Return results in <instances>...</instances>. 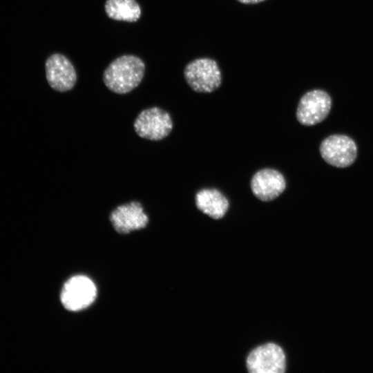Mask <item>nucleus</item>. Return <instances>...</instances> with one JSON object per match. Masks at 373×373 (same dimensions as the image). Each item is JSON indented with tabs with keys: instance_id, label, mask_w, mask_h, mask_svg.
<instances>
[{
	"instance_id": "3",
	"label": "nucleus",
	"mask_w": 373,
	"mask_h": 373,
	"mask_svg": "<svg viewBox=\"0 0 373 373\" xmlns=\"http://www.w3.org/2000/svg\"><path fill=\"white\" fill-rule=\"evenodd\" d=\"M184 75L189 86L198 93H211L222 82L218 64L210 58H198L189 62L185 66Z\"/></svg>"
},
{
	"instance_id": "12",
	"label": "nucleus",
	"mask_w": 373,
	"mask_h": 373,
	"mask_svg": "<svg viewBox=\"0 0 373 373\" xmlns=\"http://www.w3.org/2000/svg\"><path fill=\"white\" fill-rule=\"evenodd\" d=\"M107 16L114 20L135 22L141 16V8L135 0H107L105 3Z\"/></svg>"
},
{
	"instance_id": "7",
	"label": "nucleus",
	"mask_w": 373,
	"mask_h": 373,
	"mask_svg": "<svg viewBox=\"0 0 373 373\" xmlns=\"http://www.w3.org/2000/svg\"><path fill=\"white\" fill-rule=\"evenodd\" d=\"M96 295V287L90 278L85 276H75L64 284L61 301L68 310L79 311L89 306L95 300Z\"/></svg>"
},
{
	"instance_id": "4",
	"label": "nucleus",
	"mask_w": 373,
	"mask_h": 373,
	"mask_svg": "<svg viewBox=\"0 0 373 373\" xmlns=\"http://www.w3.org/2000/svg\"><path fill=\"white\" fill-rule=\"evenodd\" d=\"M320 153L329 165L337 168L351 166L356 159L355 142L345 135H332L325 138L320 145Z\"/></svg>"
},
{
	"instance_id": "8",
	"label": "nucleus",
	"mask_w": 373,
	"mask_h": 373,
	"mask_svg": "<svg viewBox=\"0 0 373 373\" xmlns=\"http://www.w3.org/2000/svg\"><path fill=\"white\" fill-rule=\"evenodd\" d=\"M46 75L48 84L59 92L70 90L77 80L71 62L61 54H53L46 61Z\"/></svg>"
},
{
	"instance_id": "10",
	"label": "nucleus",
	"mask_w": 373,
	"mask_h": 373,
	"mask_svg": "<svg viewBox=\"0 0 373 373\" xmlns=\"http://www.w3.org/2000/svg\"><path fill=\"white\" fill-rule=\"evenodd\" d=\"M286 188L283 175L273 169H264L256 172L251 180V189L259 200L269 202L279 196Z\"/></svg>"
},
{
	"instance_id": "6",
	"label": "nucleus",
	"mask_w": 373,
	"mask_h": 373,
	"mask_svg": "<svg viewBox=\"0 0 373 373\" xmlns=\"http://www.w3.org/2000/svg\"><path fill=\"white\" fill-rule=\"evenodd\" d=\"M332 107V99L323 90L316 89L307 92L300 98L296 118L303 125L313 126L323 121Z\"/></svg>"
},
{
	"instance_id": "11",
	"label": "nucleus",
	"mask_w": 373,
	"mask_h": 373,
	"mask_svg": "<svg viewBox=\"0 0 373 373\" xmlns=\"http://www.w3.org/2000/svg\"><path fill=\"white\" fill-rule=\"evenodd\" d=\"M196 207L210 218L219 220L222 218L229 209L227 198L216 189H204L195 195Z\"/></svg>"
},
{
	"instance_id": "2",
	"label": "nucleus",
	"mask_w": 373,
	"mask_h": 373,
	"mask_svg": "<svg viewBox=\"0 0 373 373\" xmlns=\"http://www.w3.org/2000/svg\"><path fill=\"white\" fill-rule=\"evenodd\" d=\"M245 367L249 373H285L287 354L280 344L267 341L254 347L247 353Z\"/></svg>"
},
{
	"instance_id": "1",
	"label": "nucleus",
	"mask_w": 373,
	"mask_h": 373,
	"mask_svg": "<svg viewBox=\"0 0 373 373\" xmlns=\"http://www.w3.org/2000/svg\"><path fill=\"white\" fill-rule=\"evenodd\" d=\"M145 65L135 55H123L112 61L104 72L103 81L106 87L117 94L129 93L143 79Z\"/></svg>"
},
{
	"instance_id": "5",
	"label": "nucleus",
	"mask_w": 373,
	"mask_h": 373,
	"mask_svg": "<svg viewBox=\"0 0 373 373\" xmlns=\"http://www.w3.org/2000/svg\"><path fill=\"white\" fill-rule=\"evenodd\" d=\"M136 133L141 137L157 141L167 137L173 128L170 115L158 107L143 110L134 122Z\"/></svg>"
},
{
	"instance_id": "13",
	"label": "nucleus",
	"mask_w": 373,
	"mask_h": 373,
	"mask_svg": "<svg viewBox=\"0 0 373 373\" xmlns=\"http://www.w3.org/2000/svg\"><path fill=\"white\" fill-rule=\"evenodd\" d=\"M237 1L245 4H254V3H260L265 0H237Z\"/></svg>"
},
{
	"instance_id": "9",
	"label": "nucleus",
	"mask_w": 373,
	"mask_h": 373,
	"mask_svg": "<svg viewBox=\"0 0 373 373\" xmlns=\"http://www.w3.org/2000/svg\"><path fill=\"white\" fill-rule=\"evenodd\" d=\"M110 221L115 230L122 234L144 228L149 218L140 202L133 201L118 206L110 214Z\"/></svg>"
}]
</instances>
